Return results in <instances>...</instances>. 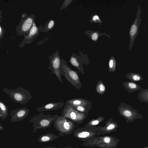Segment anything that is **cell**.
Returning a JSON list of instances; mask_svg holds the SVG:
<instances>
[{"instance_id": "1", "label": "cell", "mask_w": 148, "mask_h": 148, "mask_svg": "<svg viewBox=\"0 0 148 148\" xmlns=\"http://www.w3.org/2000/svg\"><path fill=\"white\" fill-rule=\"evenodd\" d=\"M58 116V114L53 116L51 114H45L41 112L32 116L29 123H32L33 132H35L38 129L45 130L47 128L51 127V124Z\"/></svg>"}, {"instance_id": "2", "label": "cell", "mask_w": 148, "mask_h": 148, "mask_svg": "<svg viewBox=\"0 0 148 148\" xmlns=\"http://www.w3.org/2000/svg\"><path fill=\"white\" fill-rule=\"evenodd\" d=\"M2 90L14 101L23 105H25L32 98L29 92L21 86L15 90L5 88Z\"/></svg>"}, {"instance_id": "3", "label": "cell", "mask_w": 148, "mask_h": 148, "mask_svg": "<svg viewBox=\"0 0 148 148\" xmlns=\"http://www.w3.org/2000/svg\"><path fill=\"white\" fill-rule=\"evenodd\" d=\"M61 61L60 70L62 75L76 89L81 88L82 83L77 73L69 66L64 60L61 59Z\"/></svg>"}, {"instance_id": "4", "label": "cell", "mask_w": 148, "mask_h": 148, "mask_svg": "<svg viewBox=\"0 0 148 148\" xmlns=\"http://www.w3.org/2000/svg\"><path fill=\"white\" fill-rule=\"evenodd\" d=\"M35 18L34 14L29 15L27 13L23 12L21 15L20 21L16 28L17 34L19 36H27L35 21Z\"/></svg>"}, {"instance_id": "5", "label": "cell", "mask_w": 148, "mask_h": 148, "mask_svg": "<svg viewBox=\"0 0 148 148\" xmlns=\"http://www.w3.org/2000/svg\"><path fill=\"white\" fill-rule=\"evenodd\" d=\"M48 58L49 60L50 65L48 68L51 71L49 74H55L58 81L63 84L60 70L61 58L58 51L56 50Z\"/></svg>"}, {"instance_id": "6", "label": "cell", "mask_w": 148, "mask_h": 148, "mask_svg": "<svg viewBox=\"0 0 148 148\" xmlns=\"http://www.w3.org/2000/svg\"><path fill=\"white\" fill-rule=\"evenodd\" d=\"M118 110L121 115L130 120L142 117V115L137 110L133 108L130 105L124 103L120 104L118 107Z\"/></svg>"}, {"instance_id": "7", "label": "cell", "mask_w": 148, "mask_h": 148, "mask_svg": "<svg viewBox=\"0 0 148 148\" xmlns=\"http://www.w3.org/2000/svg\"><path fill=\"white\" fill-rule=\"evenodd\" d=\"M141 13V8L140 6L138 7L136 15L133 24L130 27L129 31L130 42L129 46V50H131L133 46L135 38L137 37L138 33L139 28L141 21L140 18Z\"/></svg>"}, {"instance_id": "8", "label": "cell", "mask_w": 148, "mask_h": 148, "mask_svg": "<svg viewBox=\"0 0 148 148\" xmlns=\"http://www.w3.org/2000/svg\"><path fill=\"white\" fill-rule=\"evenodd\" d=\"M61 113L63 116L69 118L72 120L82 119L86 115L77 110L73 106L66 103Z\"/></svg>"}, {"instance_id": "9", "label": "cell", "mask_w": 148, "mask_h": 148, "mask_svg": "<svg viewBox=\"0 0 148 148\" xmlns=\"http://www.w3.org/2000/svg\"><path fill=\"white\" fill-rule=\"evenodd\" d=\"M42 28L41 25L39 27H37L35 21H34L28 35L27 36H24V39L19 45L20 47H23L25 46V44H29L34 41L40 32H42Z\"/></svg>"}, {"instance_id": "10", "label": "cell", "mask_w": 148, "mask_h": 148, "mask_svg": "<svg viewBox=\"0 0 148 148\" xmlns=\"http://www.w3.org/2000/svg\"><path fill=\"white\" fill-rule=\"evenodd\" d=\"M29 111L30 110L25 106L11 110V122L14 123L22 121L28 116Z\"/></svg>"}, {"instance_id": "11", "label": "cell", "mask_w": 148, "mask_h": 148, "mask_svg": "<svg viewBox=\"0 0 148 148\" xmlns=\"http://www.w3.org/2000/svg\"><path fill=\"white\" fill-rule=\"evenodd\" d=\"M64 103L62 102L49 103L41 107H39L37 109V111L41 112L42 111H49L56 110L62 108Z\"/></svg>"}, {"instance_id": "12", "label": "cell", "mask_w": 148, "mask_h": 148, "mask_svg": "<svg viewBox=\"0 0 148 148\" xmlns=\"http://www.w3.org/2000/svg\"><path fill=\"white\" fill-rule=\"evenodd\" d=\"M65 103L73 107L79 106H92V103L90 100L82 98L72 99L66 101Z\"/></svg>"}, {"instance_id": "13", "label": "cell", "mask_w": 148, "mask_h": 148, "mask_svg": "<svg viewBox=\"0 0 148 148\" xmlns=\"http://www.w3.org/2000/svg\"><path fill=\"white\" fill-rule=\"evenodd\" d=\"M123 85L128 93H132L143 89L137 84L132 81L125 82L123 84Z\"/></svg>"}, {"instance_id": "14", "label": "cell", "mask_w": 148, "mask_h": 148, "mask_svg": "<svg viewBox=\"0 0 148 148\" xmlns=\"http://www.w3.org/2000/svg\"><path fill=\"white\" fill-rule=\"evenodd\" d=\"M58 137V136L52 133H48L39 136L37 141L40 143L47 142L54 140Z\"/></svg>"}, {"instance_id": "15", "label": "cell", "mask_w": 148, "mask_h": 148, "mask_svg": "<svg viewBox=\"0 0 148 148\" xmlns=\"http://www.w3.org/2000/svg\"><path fill=\"white\" fill-rule=\"evenodd\" d=\"M125 77L131 81L133 82L141 81L143 79V77L140 74L133 72L127 73Z\"/></svg>"}, {"instance_id": "16", "label": "cell", "mask_w": 148, "mask_h": 148, "mask_svg": "<svg viewBox=\"0 0 148 148\" xmlns=\"http://www.w3.org/2000/svg\"><path fill=\"white\" fill-rule=\"evenodd\" d=\"M9 113L7 106L1 101H0V118L4 121L7 117Z\"/></svg>"}, {"instance_id": "17", "label": "cell", "mask_w": 148, "mask_h": 148, "mask_svg": "<svg viewBox=\"0 0 148 148\" xmlns=\"http://www.w3.org/2000/svg\"><path fill=\"white\" fill-rule=\"evenodd\" d=\"M70 62L71 64L78 69L79 72L83 74H85L84 70L82 65L75 58L71 57L70 59Z\"/></svg>"}, {"instance_id": "18", "label": "cell", "mask_w": 148, "mask_h": 148, "mask_svg": "<svg viewBox=\"0 0 148 148\" xmlns=\"http://www.w3.org/2000/svg\"><path fill=\"white\" fill-rule=\"evenodd\" d=\"M138 99L141 102L148 103V89L141 90L138 95Z\"/></svg>"}, {"instance_id": "19", "label": "cell", "mask_w": 148, "mask_h": 148, "mask_svg": "<svg viewBox=\"0 0 148 148\" xmlns=\"http://www.w3.org/2000/svg\"><path fill=\"white\" fill-rule=\"evenodd\" d=\"M55 24V21L51 19L49 20L45 23V26L42 29V32L47 33L52 30L54 27Z\"/></svg>"}, {"instance_id": "20", "label": "cell", "mask_w": 148, "mask_h": 148, "mask_svg": "<svg viewBox=\"0 0 148 148\" xmlns=\"http://www.w3.org/2000/svg\"><path fill=\"white\" fill-rule=\"evenodd\" d=\"M95 90L96 92L100 95H102L105 92L106 87L102 81L99 80L98 82Z\"/></svg>"}, {"instance_id": "21", "label": "cell", "mask_w": 148, "mask_h": 148, "mask_svg": "<svg viewBox=\"0 0 148 148\" xmlns=\"http://www.w3.org/2000/svg\"><path fill=\"white\" fill-rule=\"evenodd\" d=\"M73 107L79 112L85 114H88V112L92 108V106H79Z\"/></svg>"}, {"instance_id": "22", "label": "cell", "mask_w": 148, "mask_h": 148, "mask_svg": "<svg viewBox=\"0 0 148 148\" xmlns=\"http://www.w3.org/2000/svg\"><path fill=\"white\" fill-rule=\"evenodd\" d=\"M116 61L114 57L110 60L109 63L108 70L110 72H113L115 71L116 69Z\"/></svg>"}, {"instance_id": "23", "label": "cell", "mask_w": 148, "mask_h": 148, "mask_svg": "<svg viewBox=\"0 0 148 148\" xmlns=\"http://www.w3.org/2000/svg\"><path fill=\"white\" fill-rule=\"evenodd\" d=\"M89 135V133L85 132L79 133L78 134V136L80 138H85L88 136Z\"/></svg>"}, {"instance_id": "24", "label": "cell", "mask_w": 148, "mask_h": 148, "mask_svg": "<svg viewBox=\"0 0 148 148\" xmlns=\"http://www.w3.org/2000/svg\"><path fill=\"white\" fill-rule=\"evenodd\" d=\"M72 1L70 0H65L64 1V2L62 6L60 8V9L61 10L62 9L65 8L66 7L67 5L70 3Z\"/></svg>"}, {"instance_id": "25", "label": "cell", "mask_w": 148, "mask_h": 148, "mask_svg": "<svg viewBox=\"0 0 148 148\" xmlns=\"http://www.w3.org/2000/svg\"><path fill=\"white\" fill-rule=\"evenodd\" d=\"M5 31V29L1 25H0V40L1 39V38L3 37L4 35V33Z\"/></svg>"}, {"instance_id": "26", "label": "cell", "mask_w": 148, "mask_h": 148, "mask_svg": "<svg viewBox=\"0 0 148 148\" xmlns=\"http://www.w3.org/2000/svg\"><path fill=\"white\" fill-rule=\"evenodd\" d=\"M98 37V34L97 32L93 33L92 35L91 38L93 41L97 40Z\"/></svg>"}, {"instance_id": "27", "label": "cell", "mask_w": 148, "mask_h": 148, "mask_svg": "<svg viewBox=\"0 0 148 148\" xmlns=\"http://www.w3.org/2000/svg\"><path fill=\"white\" fill-rule=\"evenodd\" d=\"M110 140V138L108 137H105L103 138V141L106 143H109Z\"/></svg>"}, {"instance_id": "28", "label": "cell", "mask_w": 148, "mask_h": 148, "mask_svg": "<svg viewBox=\"0 0 148 148\" xmlns=\"http://www.w3.org/2000/svg\"><path fill=\"white\" fill-rule=\"evenodd\" d=\"M99 123V121L98 120H95L91 122V124L92 125H96L98 124Z\"/></svg>"}, {"instance_id": "29", "label": "cell", "mask_w": 148, "mask_h": 148, "mask_svg": "<svg viewBox=\"0 0 148 148\" xmlns=\"http://www.w3.org/2000/svg\"><path fill=\"white\" fill-rule=\"evenodd\" d=\"M114 127V125L112 124H111L109 125L107 127V129L108 130H110L113 129Z\"/></svg>"}, {"instance_id": "30", "label": "cell", "mask_w": 148, "mask_h": 148, "mask_svg": "<svg viewBox=\"0 0 148 148\" xmlns=\"http://www.w3.org/2000/svg\"><path fill=\"white\" fill-rule=\"evenodd\" d=\"M99 19V16L97 15L94 16L92 17V19L94 21L98 20Z\"/></svg>"}, {"instance_id": "31", "label": "cell", "mask_w": 148, "mask_h": 148, "mask_svg": "<svg viewBox=\"0 0 148 148\" xmlns=\"http://www.w3.org/2000/svg\"><path fill=\"white\" fill-rule=\"evenodd\" d=\"M5 129L1 125V124H0V131L4 130Z\"/></svg>"}, {"instance_id": "32", "label": "cell", "mask_w": 148, "mask_h": 148, "mask_svg": "<svg viewBox=\"0 0 148 148\" xmlns=\"http://www.w3.org/2000/svg\"><path fill=\"white\" fill-rule=\"evenodd\" d=\"M2 11L1 10L0 11V23L1 22V21L3 19V17L1 15V13L2 12Z\"/></svg>"}, {"instance_id": "33", "label": "cell", "mask_w": 148, "mask_h": 148, "mask_svg": "<svg viewBox=\"0 0 148 148\" xmlns=\"http://www.w3.org/2000/svg\"><path fill=\"white\" fill-rule=\"evenodd\" d=\"M56 148V147H45L44 148Z\"/></svg>"}]
</instances>
